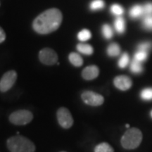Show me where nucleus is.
<instances>
[{"instance_id":"f257e3e1","label":"nucleus","mask_w":152,"mask_h":152,"mask_svg":"<svg viewBox=\"0 0 152 152\" xmlns=\"http://www.w3.org/2000/svg\"><path fill=\"white\" fill-rule=\"evenodd\" d=\"M62 21V14L57 9L44 11L33 21V27L39 34H49L57 30Z\"/></svg>"},{"instance_id":"f03ea898","label":"nucleus","mask_w":152,"mask_h":152,"mask_svg":"<svg viewBox=\"0 0 152 152\" xmlns=\"http://www.w3.org/2000/svg\"><path fill=\"white\" fill-rule=\"evenodd\" d=\"M7 147L10 152H35V146L25 137L13 136L7 140Z\"/></svg>"},{"instance_id":"7ed1b4c3","label":"nucleus","mask_w":152,"mask_h":152,"mask_svg":"<svg viewBox=\"0 0 152 152\" xmlns=\"http://www.w3.org/2000/svg\"><path fill=\"white\" fill-rule=\"evenodd\" d=\"M142 140V132L137 128H130L125 132L121 138V144L126 149L138 147Z\"/></svg>"},{"instance_id":"20e7f679","label":"nucleus","mask_w":152,"mask_h":152,"mask_svg":"<svg viewBox=\"0 0 152 152\" xmlns=\"http://www.w3.org/2000/svg\"><path fill=\"white\" fill-rule=\"evenodd\" d=\"M33 115L28 110H18L13 112L9 116V121L13 124L16 125H25L32 121Z\"/></svg>"},{"instance_id":"39448f33","label":"nucleus","mask_w":152,"mask_h":152,"mask_svg":"<svg viewBox=\"0 0 152 152\" xmlns=\"http://www.w3.org/2000/svg\"><path fill=\"white\" fill-rule=\"evenodd\" d=\"M59 125L64 129H69L73 124V118L69 110L65 107L58 109L56 113Z\"/></svg>"},{"instance_id":"423d86ee","label":"nucleus","mask_w":152,"mask_h":152,"mask_svg":"<svg viewBox=\"0 0 152 152\" xmlns=\"http://www.w3.org/2000/svg\"><path fill=\"white\" fill-rule=\"evenodd\" d=\"M81 98L85 104L92 106H101L104 102L103 96L92 91H85L82 94Z\"/></svg>"},{"instance_id":"0eeeda50","label":"nucleus","mask_w":152,"mask_h":152,"mask_svg":"<svg viewBox=\"0 0 152 152\" xmlns=\"http://www.w3.org/2000/svg\"><path fill=\"white\" fill-rule=\"evenodd\" d=\"M17 73L14 71H9L4 74L0 80V91L6 92L10 90L16 81Z\"/></svg>"},{"instance_id":"6e6552de","label":"nucleus","mask_w":152,"mask_h":152,"mask_svg":"<svg viewBox=\"0 0 152 152\" xmlns=\"http://www.w3.org/2000/svg\"><path fill=\"white\" fill-rule=\"evenodd\" d=\"M39 58L42 64L52 66L58 61V56L52 49L45 48L42 49L39 53Z\"/></svg>"},{"instance_id":"1a4fd4ad","label":"nucleus","mask_w":152,"mask_h":152,"mask_svg":"<svg viewBox=\"0 0 152 152\" xmlns=\"http://www.w3.org/2000/svg\"><path fill=\"white\" fill-rule=\"evenodd\" d=\"M114 85L120 90H128L132 86V80L130 77L125 75H119L115 77L113 80Z\"/></svg>"},{"instance_id":"9d476101","label":"nucleus","mask_w":152,"mask_h":152,"mask_svg":"<svg viewBox=\"0 0 152 152\" xmlns=\"http://www.w3.org/2000/svg\"><path fill=\"white\" fill-rule=\"evenodd\" d=\"M99 70L96 66H89L85 68L82 72V77L86 80H92L97 77Z\"/></svg>"},{"instance_id":"9b49d317","label":"nucleus","mask_w":152,"mask_h":152,"mask_svg":"<svg viewBox=\"0 0 152 152\" xmlns=\"http://www.w3.org/2000/svg\"><path fill=\"white\" fill-rule=\"evenodd\" d=\"M129 15L132 18H139L144 16L143 7L141 5H134L130 9Z\"/></svg>"},{"instance_id":"f8f14e48","label":"nucleus","mask_w":152,"mask_h":152,"mask_svg":"<svg viewBox=\"0 0 152 152\" xmlns=\"http://www.w3.org/2000/svg\"><path fill=\"white\" fill-rule=\"evenodd\" d=\"M114 28L119 34H122L125 30V21L122 16H118L114 22Z\"/></svg>"},{"instance_id":"ddd939ff","label":"nucleus","mask_w":152,"mask_h":152,"mask_svg":"<svg viewBox=\"0 0 152 152\" xmlns=\"http://www.w3.org/2000/svg\"><path fill=\"white\" fill-rule=\"evenodd\" d=\"M68 58H69L70 62H71L74 66L80 67V66H83V58L80 56V54H77V53H75V52L71 53V54H69V56H68Z\"/></svg>"},{"instance_id":"4468645a","label":"nucleus","mask_w":152,"mask_h":152,"mask_svg":"<svg viewBox=\"0 0 152 152\" xmlns=\"http://www.w3.org/2000/svg\"><path fill=\"white\" fill-rule=\"evenodd\" d=\"M77 51L85 55H92L94 52L93 47L88 44H79L77 45Z\"/></svg>"},{"instance_id":"2eb2a0df","label":"nucleus","mask_w":152,"mask_h":152,"mask_svg":"<svg viewBox=\"0 0 152 152\" xmlns=\"http://www.w3.org/2000/svg\"><path fill=\"white\" fill-rule=\"evenodd\" d=\"M106 52H107V54L111 57L117 56L121 53V48L118 44L112 43L107 47Z\"/></svg>"},{"instance_id":"dca6fc26","label":"nucleus","mask_w":152,"mask_h":152,"mask_svg":"<svg viewBox=\"0 0 152 152\" xmlns=\"http://www.w3.org/2000/svg\"><path fill=\"white\" fill-rule=\"evenodd\" d=\"M94 152H114V150L110 144L103 142L94 148Z\"/></svg>"},{"instance_id":"f3484780","label":"nucleus","mask_w":152,"mask_h":152,"mask_svg":"<svg viewBox=\"0 0 152 152\" xmlns=\"http://www.w3.org/2000/svg\"><path fill=\"white\" fill-rule=\"evenodd\" d=\"M102 33L104 37L106 39H109L113 37V29L109 24H104L102 28Z\"/></svg>"},{"instance_id":"a211bd4d","label":"nucleus","mask_w":152,"mask_h":152,"mask_svg":"<svg viewBox=\"0 0 152 152\" xmlns=\"http://www.w3.org/2000/svg\"><path fill=\"white\" fill-rule=\"evenodd\" d=\"M130 71L132 72L133 73L138 74L142 73L143 71V68H142V63L137 61L133 59L132 61L130 64Z\"/></svg>"},{"instance_id":"6ab92c4d","label":"nucleus","mask_w":152,"mask_h":152,"mask_svg":"<svg viewBox=\"0 0 152 152\" xmlns=\"http://www.w3.org/2000/svg\"><path fill=\"white\" fill-rule=\"evenodd\" d=\"M105 7L104 0H93L90 4V9L92 11H97L103 9Z\"/></svg>"},{"instance_id":"aec40b11","label":"nucleus","mask_w":152,"mask_h":152,"mask_svg":"<svg viewBox=\"0 0 152 152\" xmlns=\"http://www.w3.org/2000/svg\"><path fill=\"white\" fill-rule=\"evenodd\" d=\"M130 62V58H129V55L127 53H123L121 55V58H119L118 62V65L119 68H125L127 67Z\"/></svg>"},{"instance_id":"412c9836","label":"nucleus","mask_w":152,"mask_h":152,"mask_svg":"<svg viewBox=\"0 0 152 152\" xmlns=\"http://www.w3.org/2000/svg\"><path fill=\"white\" fill-rule=\"evenodd\" d=\"M92 37V34L91 32L87 29H84L79 32L77 34V38L81 42H85L89 40Z\"/></svg>"},{"instance_id":"4be33fe9","label":"nucleus","mask_w":152,"mask_h":152,"mask_svg":"<svg viewBox=\"0 0 152 152\" xmlns=\"http://www.w3.org/2000/svg\"><path fill=\"white\" fill-rule=\"evenodd\" d=\"M110 11H111L112 14L117 17L121 16L124 13V9H123V7L121 5L117 4L112 5L111 9H110Z\"/></svg>"},{"instance_id":"5701e85b","label":"nucleus","mask_w":152,"mask_h":152,"mask_svg":"<svg viewBox=\"0 0 152 152\" xmlns=\"http://www.w3.org/2000/svg\"><path fill=\"white\" fill-rule=\"evenodd\" d=\"M147 56H148L147 52H144V51H142V50H137L135 54H134V58H133V59L137 61L140 63H142L147 59Z\"/></svg>"},{"instance_id":"b1692460","label":"nucleus","mask_w":152,"mask_h":152,"mask_svg":"<svg viewBox=\"0 0 152 152\" xmlns=\"http://www.w3.org/2000/svg\"><path fill=\"white\" fill-rule=\"evenodd\" d=\"M140 96L143 100H152V88L144 89L140 93Z\"/></svg>"},{"instance_id":"393cba45","label":"nucleus","mask_w":152,"mask_h":152,"mask_svg":"<svg viewBox=\"0 0 152 152\" xmlns=\"http://www.w3.org/2000/svg\"><path fill=\"white\" fill-rule=\"evenodd\" d=\"M142 25L145 29L152 30V15L144 16Z\"/></svg>"},{"instance_id":"a878e982","label":"nucleus","mask_w":152,"mask_h":152,"mask_svg":"<svg viewBox=\"0 0 152 152\" xmlns=\"http://www.w3.org/2000/svg\"><path fill=\"white\" fill-rule=\"evenodd\" d=\"M152 44L150 42H144L139 45L137 47V50H142L144 51V52H149V49L151 48Z\"/></svg>"},{"instance_id":"bb28decb","label":"nucleus","mask_w":152,"mask_h":152,"mask_svg":"<svg viewBox=\"0 0 152 152\" xmlns=\"http://www.w3.org/2000/svg\"><path fill=\"white\" fill-rule=\"evenodd\" d=\"M144 16H150L152 15V2L146 3L144 6H143Z\"/></svg>"},{"instance_id":"cd10ccee","label":"nucleus","mask_w":152,"mask_h":152,"mask_svg":"<svg viewBox=\"0 0 152 152\" xmlns=\"http://www.w3.org/2000/svg\"><path fill=\"white\" fill-rule=\"evenodd\" d=\"M6 39V34L4 31V30L0 27V43L3 42Z\"/></svg>"},{"instance_id":"c85d7f7f","label":"nucleus","mask_w":152,"mask_h":152,"mask_svg":"<svg viewBox=\"0 0 152 152\" xmlns=\"http://www.w3.org/2000/svg\"><path fill=\"white\" fill-rule=\"evenodd\" d=\"M129 127H130V125H126V128H129Z\"/></svg>"},{"instance_id":"c756f323","label":"nucleus","mask_w":152,"mask_h":152,"mask_svg":"<svg viewBox=\"0 0 152 152\" xmlns=\"http://www.w3.org/2000/svg\"><path fill=\"white\" fill-rule=\"evenodd\" d=\"M151 117H152V111H151Z\"/></svg>"},{"instance_id":"7c9ffc66","label":"nucleus","mask_w":152,"mask_h":152,"mask_svg":"<svg viewBox=\"0 0 152 152\" xmlns=\"http://www.w3.org/2000/svg\"><path fill=\"white\" fill-rule=\"evenodd\" d=\"M61 152H66V151H61Z\"/></svg>"}]
</instances>
